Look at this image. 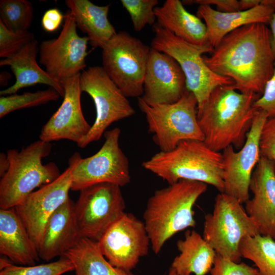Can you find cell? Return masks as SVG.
<instances>
[{
	"label": "cell",
	"mask_w": 275,
	"mask_h": 275,
	"mask_svg": "<svg viewBox=\"0 0 275 275\" xmlns=\"http://www.w3.org/2000/svg\"><path fill=\"white\" fill-rule=\"evenodd\" d=\"M271 38L266 24L242 26L225 36L210 56H203L204 62L214 73L233 80L240 92L261 96L274 69Z\"/></svg>",
	"instance_id": "1"
},
{
	"label": "cell",
	"mask_w": 275,
	"mask_h": 275,
	"mask_svg": "<svg viewBox=\"0 0 275 275\" xmlns=\"http://www.w3.org/2000/svg\"><path fill=\"white\" fill-rule=\"evenodd\" d=\"M260 96L240 92L234 84L215 88L197 114L205 143L217 152L230 146L240 149L258 111L253 104Z\"/></svg>",
	"instance_id": "2"
},
{
	"label": "cell",
	"mask_w": 275,
	"mask_h": 275,
	"mask_svg": "<svg viewBox=\"0 0 275 275\" xmlns=\"http://www.w3.org/2000/svg\"><path fill=\"white\" fill-rule=\"evenodd\" d=\"M207 188L204 183L181 180L156 190L149 198L143 218L155 254L177 233L196 227L193 207Z\"/></svg>",
	"instance_id": "3"
},
{
	"label": "cell",
	"mask_w": 275,
	"mask_h": 275,
	"mask_svg": "<svg viewBox=\"0 0 275 275\" xmlns=\"http://www.w3.org/2000/svg\"><path fill=\"white\" fill-rule=\"evenodd\" d=\"M142 166L169 184L181 180L195 181L224 193L222 154L212 150L203 141H182L171 151L156 153Z\"/></svg>",
	"instance_id": "4"
},
{
	"label": "cell",
	"mask_w": 275,
	"mask_h": 275,
	"mask_svg": "<svg viewBox=\"0 0 275 275\" xmlns=\"http://www.w3.org/2000/svg\"><path fill=\"white\" fill-rule=\"evenodd\" d=\"M52 149L51 143L40 140L20 151L9 149V168L0 180V209L14 208L34 190L56 180L60 175L57 164H43L42 160Z\"/></svg>",
	"instance_id": "5"
},
{
	"label": "cell",
	"mask_w": 275,
	"mask_h": 275,
	"mask_svg": "<svg viewBox=\"0 0 275 275\" xmlns=\"http://www.w3.org/2000/svg\"><path fill=\"white\" fill-rule=\"evenodd\" d=\"M154 36L151 48L171 56L179 64L186 78L187 90L195 96L200 113L212 91L217 87L234 84L231 78L217 74L206 65L203 54L214 48L188 43L163 28L157 22L153 25Z\"/></svg>",
	"instance_id": "6"
},
{
	"label": "cell",
	"mask_w": 275,
	"mask_h": 275,
	"mask_svg": "<svg viewBox=\"0 0 275 275\" xmlns=\"http://www.w3.org/2000/svg\"><path fill=\"white\" fill-rule=\"evenodd\" d=\"M138 105L160 151H171L183 141H204L197 117V100L191 92L187 90L179 100L167 104L150 105L139 97Z\"/></svg>",
	"instance_id": "7"
},
{
	"label": "cell",
	"mask_w": 275,
	"mask_h": 275,
	"mask_svg": "<svg viewBox=\"0 0 275 275\" xmlns=\"http://www.w3.org/2000/svg\"><path fill=\"white\" fill-rule=\"evenodd\" d=\"M242 204L234 197L220 193L215 198L212 213L205 215L203 237L217 255L236 263L241 262V241L259 235L257 226Z\"/></svg>",
	"instance_id": "8"
},
{
	"label": "cell",
	"mask_w": 275,
	"mask_h": 275,
	"mask_svg": "<svg viewBox=\"0 0 275 275\" xmlns=\"http://www.w3.org/2000/svg\"><path fill=\"white\" fill-rule=\"evenodd\" d=\"M151 48L120 31L102 49V68L126 97H141Z\"/></svg>",
	"instance_id": "9"
},
{
	"label": "cell",
	"mask_w": 275,
	"mask_h": 275,
	"mask_svg": "<svg viewBox=\"0 0 275 275\" xmlns=\"http://www.w3.org/2000/svg\"><path fill=\"white\" fill-rule=\"evenodd\" d=\"M81 92L92 98L96 119L88 133L77 144L84 148L100 140L105 130L115 122L130 117L135 112L125 95L105 72L102 67L91 66L80 74Z\"/></svg>",
	"instance_id": "10"
},
{
	"label": "cell",
	"mask_w": 275,
	"mask_h": 275,
	"mask_svg": "<svg viewBox=\"0 0 275 275\" xmlns=\"http://www.w3.org/2000/svg\"><path fill=\"white\" fill-rule=\"evenodd\" d=\"M121 187L101 183L80 190L74 210L80 238L98 241L125 213L126 203Z\"/></svg>",
	"instance_id": "11"
},
{
	"label": "cell",
	"mask_w": 275,
	"mask_h": 275,
	"mask_svg": "<svg viewBox=\"0 0 275 275\" xmlns=\"http://www.w3.org/2000/svg\"><path fill=\"white\" fill-rule=\"evenodd\" d=\"M120 134L118 127L106 131L99 151L91 156L80 158L73 171L71 190L80 191L101 183L123 187L130 182L129 160L119 146Z\"/></svg>",
	"instance_id": "12"
},
{
	"label": "cell",
	"mask_w": 275,
	"mask_h": 275,
	"mask_svg": "<svg viewBox=\"0 0 275 275\" xmlns=\"http://www.w3.org/2000/svg\"><path fill=\"white\" fill-rule=\"evenodd\" d=\"M64 15L59 35L42 41L39 47L40 63L51 77L60 82L80 74L84 70L89 42L87 36L78 35L71 12L68 10Z\"/></svg>",
	"instance_id": "13"
},
{
	"label": "cell",
	"mask_w": 275,
	"mask_h": 275,
	"mask_svg": "<svg viewBox=\"0 0 275 275\" xmlns=\"http://www.w3.org/2000/svg\"><path fill=\"white\" fill-rule=\"evenodd\" d=\"M80 157L74 153L68 167L56 180L31 193L14 208L37 249L48 219L69 199L73 171Z\"/></svg>",
	"instance_id": "14"
},
{
	"label": "cell",
	"mask_w": 275,
	"mask_h": 275,
	"mask_svg": "<svg viewBox=\"0 0 275 275\" xmlns=\"http://www.w3.org/2000/svg\"><path fill=\"white\" fill-rule=\"evenodd\" d=\"M99 250L113 266L130 271L148 253L150 240L144 222L125 213L97 241Z\"/></svg>",
	"instance_id": "15"
},
{
	"label": "cell",
	"mask_w": 275,
	"mask_h": 275,
	"mask_svg": "<svg viewBox=\"0 0 275 275\" xmlns=\"http://www.w3.org/2000/svg\"><path fill=\"white\" fill-rule=\"evenodd\" d=\"M268 118L266 113L258 109L244 144L235 151L233 146L223 150L224 193L241 204L249 199L253 172L260 158L259 141L262 127Z\"/></svg>",
	"instance_id": "16"
},
{
	"label": "cell",
	"mask_w": 275,
	"mask_h": 275,
	"mask_svg": "<svg viewBox=\"0 0 275 275\" xmlns=\"http://www.w3.org/2000/svg\"><path fill=\"white\" fill-rule=\"evenodd\" d=\"M143 89L141 98L148 105L172 104L187 90L186 78L173 58L151 47Z\"/></svg>",
	"instance_id": "17"
},
{
	"label": "cell",
	"mask_w": 275,
	"mask_h": 275,
	"mask_svg": "<svg viewBox=\"0 0 275 275\" xmlns=\"http://www.w3.org/2000/svg\"><path fill=\"white\" fill-rule=\"evenodd\" d=\"M61 83L64 89L63 100L42 127L39 140L49 143L68 140L77 144L91 128L81 109L80 74Z\"/></svg>",
	"instance_id": "18"
},
{
	"label": "cell",
	"mask_w": 275,
	"mask_h": 275,
	"mask_svg": "<svg viewBox=\"0 0 275 275\" xmlns=\"http://www.w3.org/2000/svg\"><path fill=\"white\" fill-rule=\"evenodd\" d=\"M250 190L254 196L245 210L258 227L259 234L275 240V162L260 158L253 172Z\"/></svg>",
	"instance_id": "19"
},
{
	"label": "cell",
	"mask_w": 275,
	"mask_h": 275,
	"mask_svg": "<svg viewBox=\"0 0 275 275\" xmlns=\"http://www.w3.org/2000/svg\"><path fill=\"white\" fill-rule=\"evenodd\" d=\"M74 207L69 198L48 219L38 248L40 259L48 261L63 256L80 238Z\"/></svg>",
	"instance_id": "20"
},
{
	"label": "cell",
	"mask_w": 275,
	"mask_h": 275,
	"mask_svg": "<svg viewBox=\"0 0 275 275\" xmlns=\"http://www.w3.org/2000/svg\"><path fill=\"white\" fill-rule=\"evenodd\" d=\"M275 11V5L260 4L248 10L223 12L210 6L198 8L197 16L204 20L209 43L215 47L227 34L242 26L260 23H269Z\"/></svg>",
	"instance_id": "21"
},
{
	"label": "cell",
	"mask_w": 275,
	"mask_h": 275,
	"mask_svg": "<svg viewBox=\"0 0 275 275\" xmlns=\"http://www.w3.org/2000/svg\"><path fill=\"white\" fill-rule=\"evenodd\" d=\"M39 47L37 40L34 39L13 56L0 61V66H9L16 78L12 86L0 91L1 96L16 94L21 89L44 84L57 91L63 97L64 89L61 83L51 77L37 62Z\"/></svg>",
	"instance_id": "22"
},
{
	"label": "cell",
	"mask_w": 275,
	"mask_h": 275,
	"mask_svg": "<svg viewBox=\"0 0 275 275\" xmlns=\"http://www.w3.org/2000/svg\"><path fill=\"white\" fill-rule=\"evenodd\" d=\"M0 253L19 265H33L39 261L36 245L14 208L0 209Z\"/></svg>",
	"instance_id": "23"
},
{
	"label": "cell",
	"mask_w": 275,
	"mask_h": 275,
	"mask_svg": "<svg viewBox=\"0 0 275 275\" xmlns=\"http://www.w3.org/2000/svg\"><path fill=\"white\" fill-rule=\"evenodd\" d=\"M154 12L157 23L175 36L197 45L210 44L205 23L188 12L180 1L167 0Z\"/></svg>",
	"instance_id": "24"
},
{
	"label": "cell",
	"mask_w": 275,
	"mask_h": 275,
	"mask_svg": "<svg viewBox=\"0 0 275 275\" xmlns=\"http://www.w3.org/2000/svg\"><path fill=\"white\" fill-rule=\"evenodd\" d=\"M65 4L92 47L102 49L117 34L108 18L109 5L99 6L89 0H66Z\"/></svg>",
	"instance_id": "25"
},
{
	"label": "cell",
	"mask_w": 275,
	"mask_h": 275,
	"mask_svg": "<svg viewBox=\"0 0 275 275\" xmlns=\"http://www.w3.org/2000/svg\"><path fill=\"white\" fill-rule=\"evenodd\" d=\"M180 254L173 260L171 268L178 275H206L213 267L216 256L214 249L195 230H187L184 238L176 243Z\"/></svg>",
	"instance_id": "26"
},
{
	"label": "cell",
	"mask_w": 275,
	"mask_h": 275,
	"mask_svg": "<svg viewBox=\"0 0 275 275\" xmlns=\"http://www.w3.org/2000/svg\"><path fill=\"white\" fill-rule=\"evenodd\" d=\"M63 256L72 262L76 275H135L111 264L99 249L97 241L80 238Z\"/></svg>",
	"instance_id": "27"
},
{
	"label": "cell",
	"mask_w": 275,
	"mask_h": 275,
	"mask_svg": "<svg viewBox=\"0 0 275 275\" xmlns=\"http://www.w3.org/2000/svg\"><path fill=\"white\" fill-rule=\"evenodd\" d=\"M242 258L253 262L259 275H275V240L257 235L244 238L239 245Z\"/></svg>",
	"instance_id": "28"
},
{
	"label": "cell",
	"mask_w": 275,
	"mask_h": 275,
	"mask_svg": "<svg viewBox=\"0 0 275 275\" xmlns=\"http://www.w3.org/2000/svg\"><path fill=\"white\" fill-rule=\"evenodd\" d=\"M33 17V6L28 0L0 1V20L11 31H28Z\"/></svg>",
	"instance_id": "29"
},
{
	"label": "cell",
	"mask_w": 275,
	"mask_h": 275,
	"mask_svg": "<svg viewBox=\"0 0 275 275\" xmlns=\"http://www.w3.org/2000/svg\"><path fill=\"white\" fill-rule=\"evenodd\" d=\"M61 95L55 90L49 88L47 90L35 92H25L20 95L16 94L1 96L0 118L20 109L37 106L50 101H57Z\"/></svg>",
	"instance_id": "30"
},
{
	"label": "cell",
	"mask_w": 275,
	"mask_h": 275,
	"mask_svg": "<svg viewBox=\"0 0 275 275\" xmlns=\"http://www.w3.org/2000/svg\"><path fill=\"white\" fill-rule=\"evenodd\" d=\"M0 266V275H62L74 270L72 262L65 256L48 263L28 266L15 265L1 258Z\"/></svg>",
	"instance_id": "31"
},
{
	"label": "cell",
	"mask_w": 275,
	"mask_h": 275,
	"mask_svg": "<svg viewBox=\"0 0 275 275\" xmlns=\"http://www.w3.org/2000/svg\"><path fill=\"white\" fill-rule=\"evenodd\" d=\"M123 7L129 13L134 30L141 31L147 25H154L156 20L154 9L157 0H121Z\"/></svg>",
	"instance_id": "32"
},
{
	"label": "cell",
	"mask_w": 275,
	"mask_h": 275,
	"mask_svg": "<svg viewBox=\"0 0 275 275\" xmlns=\"http://www.w3.org/2000/svg\"><path fill=\"white\" fill-rule=\"evenodd\" d=\"M34 39V34L29 31H11L0 20V57L13 56Z\"/></svg>",
	"instance_id": "33"
},
{
	"label": "cell",
	"mask_w": 275,
	"mask_h": 275,
	"mask_svg": "<svg viewBox=\"0 0 275 275\" xmlns=\"http://www.w3.org/2000/svg\"><path fill=\"white\" fill-rule=\"evenodd\" d=\"M210 275H259L257 268L242 262L236 263L216 254Z\"/></svg>",
	"instance_id": "34"
},
{
	"label": "cell",
	"mask_w": 275,
	"mask_h": 275,
	"mask_svg": "<svg viewBox=\"0 0 275 275\" xmlns=\"http://www.w3.org/2000/svg\"><path fill=\"white\" fill-rule=\"evenodd\" d=\"M260 156L275 162V116L267 118L260 134Z\"/></svg>",
	"instance_id": "35"
},
{
	"label": "cell",
	"mask_w": 275,
	"mask_h": 275,
	"mask_svg": "<svg viewBox=\"0 0 275 275\" xmlns=\"http://www.w3.org/2000/svg\"><path fill=\"white\" fill-rule=\"evenodd\" d=\"M253 105L257 109L265 111L268 118L275 116V62L272 76L266 82L262 95Z\"/></svg>",
	"instance_id": "36"
},
{
	"label": "cell",
	"mask_w": 275,
	"mask_h": 275,
	"mask_svg": "<svg viewBox=\"0 0 275 275\" xmlns=\"http://www.w3.org/2000/svg\"><path fill=\"white\" fill-rule=\"evenodd\" d=\"M65 15L57 8L50 9L43 14L41 25L45 31L53 32L57 31L64 20Z\"/></svg>",
	"instance_id": "37"
},
{
	"label": "cell",
	"mask_w": 275,
	"mask_h": 275,
	"mask_svg": "<svg viewBox=\"0 0 275 275\" xmlns=\"http://www.w3.org/2000/svg\"><path fill=\"white\" fill-rule=\"evenodd\" d=\"M185 4H196L199 5H215L217 11L223 12H232L240 11L239 1L237 0H193L183 1Z\"/></svg>",
	"instance_id": "38"
},
{
	"label": "cell",
	"mask_w": 275,
	"mask_h": 275,
	"mask_svg": "<svg viewBox=\"0 0 275 275\" xmlns=\"http://www.w3.org/2000/svg\"><path fill=\"white\" fill-rule=\"evenodd\" d=\"M261 0H240L239 1L240 11H246L253 9L261 4Z\"/></svg>",
	"instance_id": "39"
},
{
	"label": "cell",
	"mask_w": 275,
	"mask_h": 275,
	"mask_svg": "<svg viewBox=\"0 0 275 275\" xmlns=\"http://www.w3.org/2000/svg\"><path fill=\"white\" fill-rule=\"evenodd\" d=\"M9 161L8 159L7 153H1L0 154V176L3 177L7 172L9 168Z\"/></svg>",
	"instance_id": "40"
},
{
	"label": "cell",
	"mask_w": 275,
	"mask_h": 275,
	"mask_svg": "<svg viewBox=\"0 0 275 275\" xmlns=\"http://www.w3.org/2000/svg\"><path fill=\"white\" fill-rule=\"evenodd\" d=\"M270 26L271 31V50L275 58V11L272 15L271 20L269 23Z\"/></svg>",
	"instance_id": "41"
},
{
	"label": "cell",
	"mask_w": 275,
	"mask_h": 275,
	"mask_svg": "<svg viewBox=\"0 0 275 275\" xmlns=\"http://www.w3.org/2000/svg\"><path fill=\"white\" fill-rule=\"evenodd\" d=\"M168 275H178V274L174 269L170 267Z\"/></svg>",
	"instance_id": "42"
}]
</instances>
